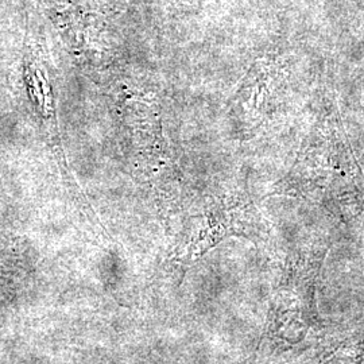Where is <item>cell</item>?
I'll return each mask as SVG.
<instances>
[{"label":"cell","mask_w":364,"mask_h":364,"mask_svg":"<svg viewBox=\"0 0 364 364\" xmlns=\"http://www.w3.org/2000/svg\"><path fill=\"white\" fill-rule=\"evenodd\" d=\"M314 364H364V331L328 347Z\"/></svg>","instance_id":"obj_3"},{"label":"cell","mask_w":364,"mask_h":364,"mask_svg":"<svg viewBox=\"0 0 364 364\" xmlns=\"http://www.w3.org/2000/svg\"><path fill=\"white\" fill-rule=\"evenodd\" d=\"M328 246L293 252L270 301L264 338L278 352L299 350L321 329L317 290Z\"/></svg>","instance_id":"obj_2"},{"label":"cell","mask_w":364,"mask_h":364,"mask_svg":"<svg viewBox=\"0 0 364 364\" xmlns=\"http://www.w3.org/2000/svg\"><path fill=\"white\" fill-rule=\"evenodd\" d=\"M274 193L308 201L343 223L364 220V173L335 105L316 117Z\"/></svg>","instance_id":"obj_1"}]
</instances>
